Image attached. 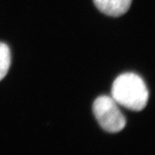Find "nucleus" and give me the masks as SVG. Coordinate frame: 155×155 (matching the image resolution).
<instances>
[{"label":"nucleus","instance_id":"nucleus-2","mask_svg":"<svg viewBox=\"0 0 155 155\" xmlns=\"http://www.w3.org/2000/svg\"><path fill=\"white\" fill-rule=\"evenodd\" d=\"M93 111L97 121L104 130L109 133H119L124 129L127 121L112 97L101 96L93 105Z\"/></svg>","mask_w":155,"mask_h":155},{"label":"nucleus","instance_id":"nucleus-1","mask_svg":"<svg viewBox=\"0 0 155 155\" xmlns=\"http://www.w3.org/2000/svg\"><path fill=\"white\" fill-rule=\"evenodd\" d=\"M111 96L116 104L131 111H141L148 103L149 91L141 77L128 73L114 81Z\"/></svg>","mask_w":155,"mask_h":155},{"label":"nucleus","instance_id":"nucleus-3","mask_svg":"<svg viewBox=\"0 0 155 155\" xmlns=\"http://www.w3.org/2000/svg\"><path fill=\"white\" fill-rule=\"evenodd\" d=\"M96 8L108 16L120 17L130 8L132 0H94Z\"/></svg>","mask_w":155,"mask_h":155},{"label":"nucleus","instance_id":"nucleus-4","mask_svg":"<svg viewBox=\"0 0 155 155\" xmlns=\"http://www.w3.org/2000/svg\"><path fill=\"white\" fill-rule=\"evenodd\" d=\"M10 65V50L5 43L0 42V81L7 74Z\"/></svg>","mask_w":155,"mask_h":155}]
</instances>
